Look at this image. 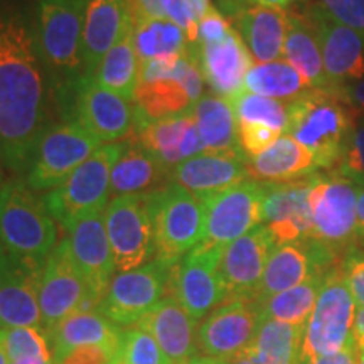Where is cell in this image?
<instances>
[{"label":"cell","mask_w":364,"mask_h":364,"mask_svg":"<svg viewBox=\"0 0 364 364\" xmlns=\"http://www.w3.org/2000/svg\"><path fill=\"white\" fill-rule=\"evenodd\" d=\"M136 327L157 341L172 364H188L199 356L198 322L172 297H164Z\"/></svg>","instance_id":"obj_29"},{"label":"cell","mask_w":364,"mask_h":364,"mask_svg":"<svg viewBox=\"0 0 364 364\" xmlns=\"http://www.w3.org/2000/svg\"><path fill=\"white\" fill-rule=\"evenodd\" d=\"M118 364H172L157 341L140 327H124Z\"/></svg>","instance_id":"obj_42"},{"label":"cell","mask_w":364,"mask_h":364,"mask_svg":"<svg viewBox=\"0 0 364 364\" xmlns=\"http://www.w3.org/2000/svg\"><path fill=\"white\" fill-rule=\"evenodd\" d=\"M236 31L257 63H272L284 56V44L289 24V11L245 4L238 0L226 4Z\"/></svg>","instance_id":"obj_27"},{"label":"cell","mask_w":364,"mask_h":364,"mask_svg":"<svg viewBox=\"0 0 364 364\" xmlns=\"http://www.w3.org/2000/svg\"><path fill=\"white\" fill-rule=\"evenodd\" d=\"M4 184H6V179H4V164L0 161V189H2Z\"/></svg>","instance_id":"obj_60"},{"label":"cell","mask_w":364,"mask_h":364,"mask_svg":"<svg viewBox=\"0 0 364 364\" xmlns=\"http://www.w3.org/2000/svg\"><path fill=\"white\" fill-rule=\"evenodd\" d=\"M0 331H2L9 363L53 358L49 338L41 327H9Z\"/></svg>","instance_id":"obj_41"},{"label":"cell","mask_w":364,"mask_h":364,"mask_svg":"<svg viewBox=\"0 0 364 364\" xmlns=\"http://www.w3.org/2000/svg\"><path fill=\"white\" fill-rule=\"evenodd\" d=\"M318 179L317 172L302 179L263 184L262 225H265L277 245L307 240L312 231L311 193Z\"/></svg>","instance_id":"obj_18"},{"label":"cell","mask_w":364,"mask_h":364,"mask_svg":"<svg viewBox=\"0 0 364 364\" xmlns=\"http://www.w3.org/2000/svg\"><path fill=\"white\" fill-rule=\"evenodd\" d=\"M174 263L154 258L135 270L117 273L97 311L120 327H132L152 311L167 294Z\"/></svg>","instance_id":"obj_11"},{"label":"cell","mask_w":364,"mask_h":364,"mask_svg":"<svg viewBox=\"0 0 364 364\" xmlns=\"http://www.w3.org/2000/svg\"><path fill=\"white\" fill-rule=\"evenodd\" d=\"M9 364H56L51 359H31V361H21V363H9Z\"/></svg>","instance_id":"obj_59"},{"label":"cell","mask_w":364,"mask_h":364,"mask_svg":"<svg viewBox=\"0 0 364 364\" xmlns=\"http://www.w3.org/2000/svg\"><path fill=\"white\" fill-rule=\"evenodd\" d=\"M93 80L127 102H135L140 81V65L134 46V29L113 46L102 59Z\"/></svg>","instance_id":"obj_34"},{"label":"cell","mask_w":364,"mask_h":364,"mask_svg":"<svg viewBox=\"0 0 364 364\" xmlns=\"http://www.w3.org/2000/svg\"><path fill=\"white\" fill-rule=\"evenodd\" d=\"M44 80L36 39L19 14L0 12V161L27 171L46 130Z\"/></svg>","instance_id":"obj_1"},{"label":"cell","mask_w":364,"mask_h":364,"mask_svg":"<svg viewBox=\"0 0 364 364\" xmlns=\"http://www.w3.org/2000/svg\"><path fill=\"white\" fill-rule=\"evenodd\" d=\"M260 316L250 299H231L198 326L199 356L231 359L252 348Z\"/></svg>","instance_id":"obj_16"},{"label":"cell","mask_w":364,"mask_h":364,"mask_svg":"<svg viewBox=\"0 0 364 364\" xmlns=\"http://www.w3.org/2000/svg\"><path fill=\"white\" fill-rule=\"evenodd\" d=\"M39 275L0 245V329L41 327Z\"/></svg>","instance_id":"obj_23"},{"label":"cell","mask_w":364,"mask_h":364,"mask_svg":"<svg viewBox=\"0 0 364 364\" xmlns=\"http://www.w3.org/2000/svg\"><path fill=\"white\" fill-rule=\"evenodd\" d=\"M124 144H107L98 147L56 189L43 196V201L65 230L83 218L105 211L110 199V177L113 166L122 156Z\"/></svg>","instance_id":"obj_4"},{"label":"cell","mask_w":364,"mask_h":364,"mask_svg":"<svg viewBox=\"0 0 364 364\" xmlns=\"http://www.w3.org/2000/svg\"><path fill=\"white\" fill-rule=\"evenodd\" d=\"M0 364H9V356H7V351H6V346H4L2 331H0Z\"/></svg>","instance_id":"obj_58"},{"label":"cell","mask_w":364,"mask_h":364,"mask_svg":"<svg viewBox=\"0 0 364 364\" xmlns=\"http://www.w3.org/2000/svg\"><path fill=\"white\" fill-rule=\"evenodd\" d=\"M356 235L358 247H364V186L358 189V204H356Z\"/></svg>","instance_id":"obj_52"},{"label":"cell","mask_w":364,"mask_h":364,"mask_svg":"<svg viewBox=\"0 0 364 364\" xmlns=\"http://www.w3.org/2000/svg\"><path fill=\"white\" fill-rule=\"evenodd\" d=\"M100 140L78 122L66 120L46 129L27 167L26 182L34 193H49L70 177L100 147Z\"/></svg>","instance_id":"obj_8"},{"label":"cell","mask_w":364,"mask_h":364,"mask_svg":"<svg viewBox=\"0 0 364 364\" xmlns=\"http://www.w3.org/2000/svg\"><path fill=\"white\" fill-rule=\"evenodd\" d=\"M306 326L260 321L252 348L248 349L262 364H299L302 358Z\"/></svg>","instance_id":"obj_36"},{"label":"cell","mask_w":364,"mask_h":364,"mask_svg":"<svg viewBox=\"0 0 364 364\" xmlns=\"http://www.w3.org/2000/svg\"><path fill=\"white\" fill-rule=\"evenodd\" d=\"M243 90L284 103H292L312 90V86L290 63L277 59L272 63H257L250 68Z\"/></svg>","instance_id":"obj_35"},{"label":"cell","mask_w":364,"mask_h":364,"mask_svg":"<svg viewBox=\"0 0 364 364\" xmlns=\"http://www.w3.org/2000/svg\"><path fill=\"white\" fill-rule=\"evenodd\" d=\"M341 267L358 309H364V250L354 248L349 252L341 262Z\"/></svg>","instance_id":"obj_46"},{"label":"cell","mask_w":364,"mask_h":364,"mask_svg":"<svg viewBox=\"0 0 364 364\" xmlns=\"http://www.w3.org/2000/svg\"><path fill=\"white\" fill-rule=\"evenodd\" d=\"M284 58L311 83L312 88L332 90L324 70L317 33L306 11H289Z\"/></svg>","instance_id":"obj_32"},{"label":"cell","mask_w":364,"mask_h":364,"mask_svg":"<svg viewBox=\"0 0 364 364\" xmlns=\"http://www.w3.org/2000/svg\"><path fill=\"white\" fill-rule=\"evenodd\" d=\"M356 302L346 282L343 267L338 263L324 275L312 316L306 326L304 356H332L349 344L353 336Z\"/></svg>","instance_id":"obj_6"},{"label":"cell","mask_w":364,"mask_h":364,"mask_svg":"<svg viewBox=\"0 0 364 364\" xmlns=\"http://www.w3.org/2000/svg\"><path fill=\"white\" fill-rule=\"evenodd\" d=\"M353 336L356 341L358 348L364 349V309H358L356 317H354L353 326Z\"/></svg>","instance_id":"obj_53"},{"label":"cell","mask_w":364,"mask_h":364,"mask_svg":"<svg viewBox=\"0 0 364 364\" xmlns=\"http://www.w3.org/2000/svg\"><path fill=\"white\" fill-rule=\"evenodd\" d=\"M171 171L145 150L136 140L124 142V150L113 166L110 177V198L150 194L171 184Z\"/></svg>","instance_id":"obj_30"},{"label":"cell","mask_w":364,"mask_h":364,"mask_svg":"<svg viewBox=\"0 0 364 364\" xmlns=\"http://www.w3.org/2000/svg\"><path fill=\"white\" fill-rule=\"evenodd\" d=\"M332 19L364 34V0H318Z\"/></svg>","instance_id":"obj_45"},{"label":"cell","mask_w":364,"mask_h":364,"mask_svg":"<svg viewBox=\"0 0 364 364\" xmlns=\"http://www.w3.org/2000/svg\"><path fill=\"white\" fill-rule=\"evenodd\" d=\"M336 93L351 107L356 117H364V78L334 88Z\"/></svg>","instance_id":"obj_49"},{"label":"cell","mask_w":364,"mask_h":364,"mask_svg":"<svg viewBox=\"0 0 364 364\" xmlns=\"http://www.w3.org/2000/svg\"><path fill=\"white\" fill-rule=\"evenodd\" d=\"M164 12L166 19L174 22L184 31L189 44L198 43V21L186 0H164Z\"/></svg>","instance_id":"obj_48"},{"label":"cell","mask_w":364,"mask_h":364,"mask_svg":"<svg viewBox=\"0 0 364 364\" xmlns=\"http://www.w3.org/2000/svg\"><path fill=\"white\" fill-rule=\"evenodd\" d=\"M356 120V113L334 90L312 88L289 103L285 134L312 154L317 169H332L344 156Z\"/></svg>","instance_id":"obj_2"},{"label":"cell","mask_w":364,"mask_h":364,"mask_svg":"<svg viewBox=\"0 0 364 364\" xmlns=\"http://www.w3.org/2000/svg\"><path fill=\"white\" fill-rule=\"evenodd\" d=\"M247 161V156L235 154H199L176 166L171 181L204 201L250 179Z\"/></svg>","instance_id":"obj_28"},{"label":"cell","mask_w":364,"mask_h":364,"mask_svg":"<svg viewBox=\"0 0 364 364\" xmlns=\"http://www.w3.org/2000/svg\"><path fill=\"white\" fill-rule=\"evenodd\" d=\"M134 46L139 65L154 59H177L189 49L186 33L169 19H136Z\"/></svg>","instance_id":"obj_37"},{"label":"cell","mask_w":364,"mask_h":364,"mask_svg":"<svg viewBox=\"0 0 364 364\" xmlns=\"http://www.w3.org/2000/svg\"><path fill=\"white\" fill-rule=\"evenodd\" d=\"M156 258L176 263L204 236V201L177 184L149 194Z\"/></svg>","instance_id":"obj_5"},{"label":"cell","mask_w":364,"mask_h":364,"mask_svg":"<svg viewBox=\"0 0 364 364\" xmlns=\"http://www.w3.org/2000/svg\"><path fill=\"white\" fill-rule=\"evenodd\" d=\"M188 364H226V359H216V358H209V356H198V358H194L193 361H189Z\"/></svg>","instance_id":"obj_57"},{"label":"cell","mask_w":364,"mask_h":364,"mask_svg":"<svg viewBox=\"0 0 364 364\" xmlns=\"http://www.w3.org/2000/svg\"><path fill=\"white\" fill-rule=\"evenodd\" d=\"M132 134L134 140L171 172L181 162L204 154L201 136L191 110L161 120H150L135 107V125Z\"/></svg>","instance_id":"obj_21"},{"label":"cell","mask_w":364,"mask_h":364,"mask_svg":"<svg viewBox=\"0 0 364 364\" xmlns=\"http://www.w3.org/2000/svg\"><path fill=\"white\" fill-rule=\"evenodd\" d=\"M193 105V97L188 88L176 78L174 71L167 78L140 81L135 93V107L150 120L179 115L191 110Z\"/></svg>","instance_id":"obj_39"},{"label":"cell","mask_w":364,"mask_h":364,"mask_svg":"<svg viewBox=\"0 0 364 364\" xmlns=\"http://www.w3.org/2000/svg\"><path fill=\"white\" fill-rule=\"evenodd\" d=\"M188 2V6L191 9V12L194 14L196 21H201L204 16H206V12L209 11V9L213 7L211 0H186Z\"/></svg>","instance_id":"obj_55"},{"label":"cell","mask_w":364,"mask_h":364,"mask_svg":"<svg viewBox=\"0 0 364 364\" xmlns=\"http://www.w3.org/2000/svg\"><path fill=\"white\" fill-rule=\"evenodd\" d=\"M233 108L236 124L247 122V124H260L268 129H273L280 134H285L289 127V103L279 100L262 97V95L240 91L236 97L228 100Z\"/></svg>","instance_id":"obj_40"},{"label":"cell","mask_w":364,"mask_h":364,"mask_svg":"<svg viewBox=\"0 0 364 364\" xmlns=\"http://www.w3.org/2000/svg\"><path fill=\"white\" fill-rule=\"evenodd\" d=\"M358 344L353 343L332 356H304L299 364H358Z\"/></svg>","instance_id":"obj_50"},{"label":"cell","mask_w":364,"mask_h":364,"mask_svg":"<svg viewBox=\"0 0 364 364\" xmlns=\"http://www.w3.org/2000/svg\"><path fill=\"white\" fill-rule=\"evenodd\" d=\"M275 247V238L265 225H258L241 238L226 245L220 263V275L228 299L252 297Z\"/></svg>","instance_id":"obj_22"},{"label":"cell","mask_w":364,"mask_h":364,"mask_svg":"<svg viewBox=\"0 0 364 364\" xmlns=\"http://www.w3.org/2000/svg\"><path fill=\"white\" fill-rule=\"evenodd\" d=\"M247 169L250 179L260 184H280L311 176L317 166L312 154L294 136L285 134L280 135L265 152L248 157Z\"/></svg>","instance_id":"obj_31"},{"label":"cell","mask_w":364,"mask_h":364,"mask_svg":"<svg viewBox=\"0 0 364 364\" xmlns=\"http://www.w3.org/2000/svg\"><path fill=\"white\" fill-rule=\"evenodd\" d=\"M265 186L247 179L204 199V236L201 243L225 248L262 225Z\"/></svg>","instance_id":"obj_14"},{"label":"cell","mask_w":364,"mask_h":364,"mask_svg":"<svg viewBox=\"0 0 364 364\" xmlns=\"http://www.w3.org/2000/svg\"><path fill=\"white\" fill-rule=\"evenodd\" d=\"M223 250L199 243L171 268L166 297L174 299L196 322L230 300L220 275Z\"/></svg>","instance_id":"obj_9"},{"label":"cell","mask_w":364,"mask_h":364,"mask_svg":"<svg viewBox=\"0 0 364 364\" xmlns=\"http://www.w3.org/2000/svg\"><path fill=\"white\" fill-rule=\"evenodd\" d=\"M226 364H262V363L258 361V359H255L252 356V353L247 351V353L240 354V356L226 359Z\"/></svg>","instance_id":"obj_56"},{"label":"cell","mask_w":364,"mask_h":364,"mask_svg":"<svg viewBox=\"0 0 364 364\" xmlns=\"http://www.w3.org/2000/svg\"><path fill=\"white\" fill-rule=\"evenodd\" d=\"M356 182L341 174L318 176L311 193L312 231L309 240L329 250L343 262L358 247Z\"/></svg>","instance_id":"obj_7"},{"label":"cell","mask_w":364,"mask_h":364,"mask_svg":"<svg viewBox=\"0 0 364 364\" xmlns=\"http://www.w3.org/2000/svg\"><path fill=\"white\" fill-rule=\"evenodd\" d=\"M231 31H233L231 22L226 19L225 14H223L220 9L213 6L206 12V16L198 22V43L199 44L218 43V41L225 39Z\"/></svg>","instance_id":"obj_47"},{"label":"cell","mask_w":364,"mask_h":364,"mask_svg":"<svg viewBox=\"0 0 364 364\" xmlns=\"http://www.w3.org/2000/svg\"><path fill=\"white\" fill-rule=\"evenodd\" d=\"M86 0H39L38 48L54 70L83 76V22Z\"/></svg>","instance_id":"obj_10"},{"label":"cell","mask_w":364,"mask_h":364,"mask_svg":"<svg viewBox=\"0 0 364 364\" xmlns=\"http://www.w3.org/2000/svg\"><path fill=\"white\" fill-rule=\"evenodd\" d=\"M134 24L129 0H86L81 51L85 78H93L102 59Z\"/></svg>","instance_id":"obj_24"},{"label":"cell","mask_w":364,"mask_h":364,"mask_svg":"<svg viewBox=\"0 0 364 364\" xmlns=\"http://www.w3.org/2000/svg\"><path fill=\"white\" fill-rule=\"evenodd\" d=\"M58 225L43 198L26 181H7L0 189V245L41 272L58 247Z\"/></svg>","instance_id":"obj_3"},{"label":"cell","mask_w":364,"mask_h":364,"mask_svg":"<svg viewBox=\"0 0 364 364\" xmlns=\"http://www.w3.org/2000/svg\"><path fill=\"white\" fill-rule=\"evenodd\" d=\"M75 122L100 142H118L132 134L135 125V107L112 91L105 90L93 78L80 76L71 83Z\"/></svg>","instance_id":"obj_17"},{"label":"cell","mask_w":364,"mask_h":364,"mask_svg":"<svg viewBox=\"0 0 364 364\" xmlns=\"http://www.w3.org/2000/svg\"><path fill=\"white\" fill-rule=\"evenodd\" d=\"M280 132L268 129L260 124H247V122H240L238 124V140L240 147L247 154V157H255L258 154L265 152L275 140L279 139Z\"/></svg>","instance_id":"obj_44"},{"label":"cell","mask_w":364,"mask_h":364,"mask_svg":"<svg viewBox=\"0 0 364 364\" xmlns=\"http://www.w3.org/2000/svg\"><path fill=\"white\" fill-rule=\"evenodd\" d=\"M122 332L124 327L113 324L97 309L73 314L49 334L53 361L59 364L76 349L98 348L108 354L113 364H118Z\"/></svg>","instance_id":"obj_26"},{"label":"cell","mask_w":364,"mask_h":364,"mask_svg":"<svg viewBox=\"0 0 364 364\" xmlns=\"http://www.w3.org/2000/svg\"><path fill=\"white\" fill-rule=\"evenodd\" d=\"M341 260L314 240L277 245L268 258L262 280L252 297L253 304L294 289L316 275H324Z\"/></svg>","instance_id":"obj_15"},{"label":"cell","mask_w":364,"mask_h":364,"mask_svg":"<svg viewBox=\"0 0 364 364\" xmlns=\"http://www.w3.org/2000/svg\"><path fill=\"white\" fill-rule=\"evenodd\" d=\"M204 154L247 156L240 147L238 124L231 103L216 95H203L191 107Z\"/></svg>","instance_id":"obj_33"},{"label":"cell","mask_w":364,"mask_h":364,"mask_svg":"<svg viewBox=\"0 0 364 364\" xmlns=\"http://www.w3.org/2000/svg\"><path fill=\"white\" fill-rule=\"evenodd\" d=\"M191 46L198 58L203 78L216 97L231 100L243 91L245 78L253 66V58L235 27L218 43Z\"/></svg>","instance_id":"obj_25"},{"label":"cell","mask_w":364,"mask_h":364,"mask_svg":"<svg viewBox=\"0 0 364 364\" xmlns=\"http://www.w3.org/2000/svg\"><path fill=\"white\" fill-rule=\"evenodd\" d=\"M358 364H364V349L358 351Z\"/></svg>","instance_id":"obj_61"},{"label":"cell","mask_w":364,"mask_h":364,"mask_svg":"<svg viewBox=\"0 0 364 364\" xmlns=\"http://www.w3.org/2000/svg\"><path fill=\"white\" fill-rule=\"evenodd\" d=\"M321 46L322 61L332 90L364 78V34L341 24L318 4L306 9Z\"/></svg>","instance_id":"obj_19"},{"label":"cell","mask_w":364,"mask_h":364,"mask_svg":"<svg viewBox=\"0 0 364 364\" xmlns=\"http://www.w3.org/2000/svg\"><path fill=\"white\" fill-rule=\"evenodd\" d=\"M66 231L65 238L68 240L73 262L98 309L117 272L105 225V211L83 218Z\"/></svg>","instance_id":"obj_20"},{"label":"cell","mask_w":364,"mask_h":364,"mask_svg":"<svg viewBox=\"0 0 364 364\" xmlns=\"http://www.w3.org/2000/svg\"><path fill=\"white\" fill-rule=\"evenodd\" d=\"M134 19H166L164 0H129Z\"/></svg>","instance_id":"obj_51"},{"label":"cell","mask_w":364,"mask_h":364,"mask_svg":"<svg viewBox=\"0 0 364 364\" xmlns=\"http://www.w3.org/2000/svg\"><path fill=\"white\" fill-rule=\"evenodd\" d=\"M105 225L118 273L135 270L156 258L149 194L110 199L105 208Z\"/></svg>","instance_id":"obj_13"},{"label":"cell","mask_w":364,"mask_h":364,"mask_svg":"<svg viewBox=\"0 0 364 364\" xmlns=\"http://www.w3.org/2000/svg\"><path fill=\"white\" fill-rule=\"evenodd\" d=\"M39 307L41 329L48 338L59 322L73 314L97 309L83 277L73 262L66 238L59 240L58 247L41 270Z\"/></svg>","instance_id":"obj_12"},{"label":"cell","mask_w":364,"mask_h":364,"mask_svg":"<svg viewBox=\"0 0 364 364\" xmlns=\"http://www.w3.org/2000/svg\"><path fill=\"white\" fill-rule=\"evenodd\" d=\"M336 174L348 177L358 186H364V124L356 125V129L349 136V142L346 145L344 156L341 159Z\"/></svg>","instance_id":"obj_43"},{"label":"cell","mask_w":364,"mask_h":364,"mask_svg":"<svg viewBox=\"0 0 364 364\" xmlns=\"http://www.w3.org/2000/svg\"><path fill=\"white\" fill-rule=\"evenodd\" d=\"M324 275L312 277L294 289L272 295V297L255 304L260 321L272 318V321L285 322V324L307 326L314 307H316Z\"/></svg>","instance_id":"obj_38"},{"label":"cell","mask_w":364,"mask_h":364,"mask_svg":"<svg viewBox=\"0 0 364 364\" xmlns=\"http://www.w3.org/2000/svg\"><path fill=\"white\" fill-rule=\"evenodd\" d=\"M238 2L252 4V6H262V7H273V9H287L292 4L302 2V0H238Z\"/></svg>","instance_id":"obj_54"}]
</instances>
